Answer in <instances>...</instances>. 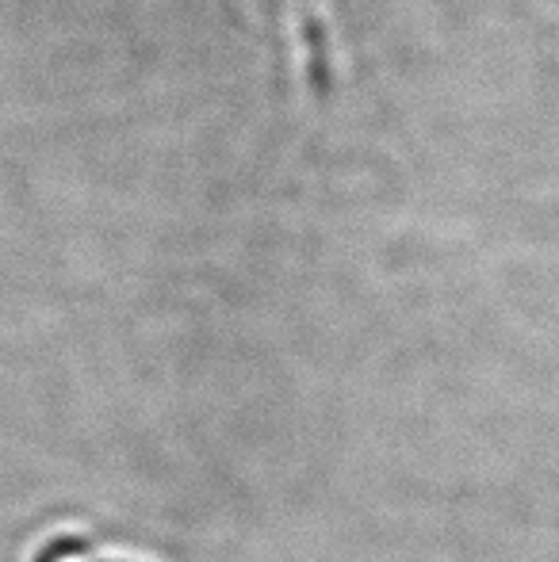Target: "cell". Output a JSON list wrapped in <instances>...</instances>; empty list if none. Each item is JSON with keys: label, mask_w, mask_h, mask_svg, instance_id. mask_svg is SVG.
Wrapping results in <instances>:
<instances>
[{"label": "cell", "mask_w": 559, "mask_h": 562, "mask_svg": "<svg viewBox=\"0 0 559 562\" xmlns=\"http://www.w3.org/2000/svg\"><path fill=\"white\" fill-rule=\"evenodd\" d=\"M277 35L288 69L306 92L329 89L342 69L334 0H249Z\"/></svg>", "instance_id": "cell-1"}, {"label": "cell", "mask_w": 559, "mask_h": 562, "mask_svg": "<svg viewBox=\"0 0 559 562\" xmlns=\"http://www.w3.org/2000/svg\"><path fill=\"white\" fill-rule=\"evenodd\" d=\"M43 562H115V559H89L81 548H74V543H62V548L46 551Z\"/></svg>", "instance_id": "cell-2"}]
</instances>
